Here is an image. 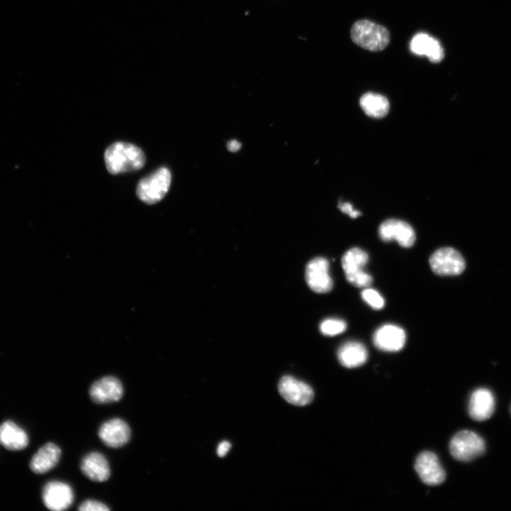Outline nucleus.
I'll return each mask as SVG.
<instances>
[{"mask_svg":"<svg viewBox=\"0 0 511 511\" xmlns=\"http://www.w3.org/2000/svg\"><path fill=\"white\" fill-rule=\"evenodd\" d=\"M60 456L61 450L56 444L47 443L32 457L30 468L35 473H45L57 465Z\"/></svg>","mask_w":511,"mask_h":511,"instance_id":"obj_17","label":"nucleus"},{"mask_svg":"<svg viewBox=\"0 0 511 511\" xmlns=\"http://www.w3.org/2000/svg\"><path fill=\"white\" fill-rule=\"evenodd\" d=\"M406 334L401 327L395 324H385L373 334V344L380 350L395 352L401 350L405 343Z\"/></svg>","mask_w":511,"mask_h":511,"instance_id":"obj_13","label":"nucleus"},{"mask_svg":"<svg viewBox=\"0 0 511 511\" xmlns=\"http://www.w3.org/2000/svg\"><path fill=\"white\" fill-rule=\"evenodd\" d=\"M281 396L295 406H304L310 403L314 397L311 387L292 376L282 377L278 384Z\"/></svg>","mask_w":511,"mask_h":511,"instance_id":"obj_9","label":"nucleus"},{"mask_svg":"<svg viewBox=\"0 0 511 511\" xmlns=\"http://www.w3.org/2000/svg\"><path fill=\"white\" fill-rule=\"evenodd\" d=\"M379 236L384 241H396L404 248L411 247L415 241V233L407 222L395 219L383 221L379 227Z\"/></svg>","mask_w":511,"mask_h":511,"instance_id":"obj_11","label":"nucleus"},{"mask_svg":"<svg viewBox=\"0 0 511 511\" xmlns=\"http://www.w3.org/2000/svg\"><path fill=\"white\" fill-rule=\"evenodd\" d=\"M231 448V444L229 441H224L221 442L218 446L216 453L219 457H224L228 453Z\"/></svg>","mask_w":511,"mask_h":511,"instance_id":"obj_26","label":"nucleus"},{"mask_svg":"<svg viewBox=\"0 0 511 511\" xmlns=\"http://www.w3.org/2000/svg\"><path fill=\"white\" fill-rule=\"evenodd\" d=\"M240 148L241 143L236 140L231 141L227 144V148L231 152H236Z\"/></svg>","mask_w":511,"mask_h":511,"instance_id":"obj_27","label":"nucleus"},{"mask_svg":"<svg viewBox=\"0 0 511 511\" xmlns=\"http://www.w3.org/2000/svg\"><path fill=\"white\" fill-rule=\"evenodd\" d=\"M0 444L11 451L25 449L28 444L26 432L11 421L0 425Z\"/></svg>","mask_w":511,"mask_h":511,"instance_id":"obj_18","label":"nucleus"},{"mask_svg":"<svg viewBox=\"0 0 511 511\" xmlns=\"http://www.w3.org/2000/svg\"><path fill=\"white\" fill-rule=\"evenodd\" d=\"M368 261V255L359 248H352L342 257L341 265L346 278L364 272L363 268Z\"/></svg>","mask_w":511,"mask_h":511,"instance_id":"obj_21","label":"nucleus"},{"mask_svg":"<svg viewBox=\"0 0 511 511\" xmlns=\"http://www.w3.org/2000/svg\"><path fill=\"white\" fill-rule=\"evenodd\" d=\"M485 450L483 439L472 431L463 430L451 439L449 451L456 460L467 462L481 456Z\"/></svg>","mask_w":511,"mask_h":511,"instance_id":"obj_4","label":"nucleus"},{"mask_svg":"<svg viewBox=\"0 0 511 511\" xmlns=\"http://www.w3.org/2000/svg\"><path fill=\"white\" fill-rule=\"evenodd\" d=\"M429 265L434 273L441 276L458 275L466 267L461 253L450 247L441 248L434 251L429 258Z\"/></svg>","mask_w":511,"mask_h":511,"instance_id":"obj_5","label":"nucleus"},{"mask_svg":"<svg viewBox=\"0 0 511 511\" xmlns=\"http://www.w3.org/2000/svg\"><path fill=\"white\" fill-rule=\"evenodd\" d=\"M329 269V261L322 257L315 258L308 263L305 278L311 290L317 293H326L331 290L333 281Z\"/></svg>","mask_w":511,"mask_h":511,"instance_id":"obj_8","label":"nucleus"},{"mask_svg":"<svg viewBox=\"0 0 511 511\" xmlns=\"http://www.w3.org/2000/svg\"><path fill=\"white\" fill-rule=\"evenodd\" d=\"M339 207L342 212L348 214L353 219L361 215L360 211L353 209V205L348 202L340 203Z\"/></svg>","mask_w":511,"mask_h":511,"instance_id":"obj_25","label":"nucleus"},{"mask_svg":"<svg viewBox=\"0 0 511 511\" xmlns=\"http://www.w3.org/2000/svg\"><path fill=\"white\" fill-rule=\"evenodd\" d=\"M83 474L94 482H104L110 476L111 471L107 459L99 452L87 454L81 461Z\"/></svg>","mask_w":511,"mask_h":511,"instance_id":"obj_15","label":"nucleus"},{"mask_svg":"<svg viewBox=\"0 0 511 511\" xmlns=\"http://www.w3.org/2000/svg\"><path fill=\"white\" fill-rule=\"evenodd\" d=\"M98 435L106 446L119 448L129 441L131 429L124 420L120 418H113L100 426Z\"/></svg>","mask_w":511,"mask_h":511,"instance_id":"obj_12","label":"nucleus"},{"mask_svg":"<svg viewBox=\"0 0 511 511\" xmlns=\"http://www.w3.org/2000/svg\"><path fill=\"white\" fill-rule=\"evenodd\" d=\"M171 173L165 167H162L143 178L136 187L138 199L148 204L160 201L169 190Z\"/></svg>","mask_w":511,"mask_h":511,"instance_id":"obj_3","label":"nucleus"},{"mask_svg":"<svg viewBox=\"0 0 511 511\" xmlns=\"http://www.w3.org/2000/svg\"><path fill=\"white\" fill-rule=\"evenodd\" d=\"M351 38L357 45L373 52L384 50L390 40L385 27L369 20L355 22L351 29Z\"/></svg>","mask_w":511,"mask_h":511,"instance_id":"obj_2","label":"nucleus"},{"mask_svg":"<svg viewBox=\"0 0 511 511\" xmlns=\"http://www.w3.org/2000/svg\"><path fill=\"white\" fill-rule=\"evenodd\" d=\"M78 510L80 511H109L110 509L102 502L89 499L82 502Z\"/></svg>","mask_w":511,"mask_h":511,"instance_id":"obj_24","label":"nucleus"},{"mask_svg":"<svg viewBox=\"0 0 511 511\" xmlns=\"http://www.w3.org/2000/svg\"><path fill=\"white\" fill-rule=\"evenodd\" d=\"M89 396L97 404H109L119 401L123 395L121 382L114 376H105L94 382L89 388Z\"/></svg>","mask_w":511,"mask_h":511,"instance_id":"obj_10","label":"nucleus"},{"mask_svg":"<svg viewBox=\"0 0 511 511\" xmlns=\"http://www.w3.org/2000/svg\"><path fill=\"white\" fill-rule=\"evenodd\" d=\"M410 48L414 54L426 55L434 63L441 62L444 56V49L439 41L424 33H419L413 36Z\"/></svg>","mask_w":511,"mask_h":511,"instance_id":"obj_16","label":"nucleus"},{"mask_svg":"<svg viewBox=\"0 0 511 511\" xmlns=\"http://www.w3.org/2000/svg\"><path fill=\"white\" fill-rule=\"evenodd\" d=\"M337 357L340 363L346 368H353L361 366L368 358V351L363 344L358 341H348L342 344Z\"/></svg>","mask_w":511,"mask_h":511,"instance_id":"obj_19","label":"nucleus"},{"mask_svg":"<svg viewBox=\"0 0 511 511\" xmlns=\"http://www.w3.org/2000/svg\"><path fill=\"white\" fill-rule=\"evenodd\" d=\"M414 468L422 481L428 485H437L446 478L444 469L438 457L430 451H424L416 458Z\"/></svg>","mask_w":511,"mask_h":511,"instance_id":"obj_7","label":"nucleus"},{"mask_svg":"<svg viewBox=\"0 0 511 511\" xmlns=\"http://www.w3.org/2000/svg\"><path fill=\"white\" fill-rule=\"evenodd\" d=\"M346 323L339 319H326L319 325L320 331L326 336H335L344 332Z\"/></svg>","mask_w":511,"mask_h":511,"instance_id":"obj_22","label":"nucleus"},{"mask_svg":"<svg viewBox=\"0 0 511 511\" xmlns=\"http://www.w3.org/2000/svg\"><path fill=\"white\" fill-rule=\"evenodd\" d=\"M104 162L108 172L116 175L141 170L145 165V156L143 150L133 144L116 142L105 150Z\"/></svg>","mask_w":511,"mask_h":511,"instance_id":"obj_1","label":"nucleus"},{"mask_svg":"<svg viewBox=\"0 0 511 511\" xmlns=\"http://www.w3.org/2000/svg\"><path fill=\"white\" fill-rule=\"evenodd\" d=\"M361 297L363 301L374 309H380L385 304L383 297L375 290L366 288L361 292Z\"/></svg>","mask_w":511,"mask_h":511,"instance_id":"obj_23","label":"nucleus"},{"mask_svg":"<svg viewBox=\"0 0 511 511\" xmlns=\"http://www.w3.org/2000/svg\"><path fill=\"white\" fill-rule=\"evenodd\" d=\"M43 501L46 507L54 511L69 508L74 500V493L70 485L65 482H48L43 490Z\"/></svg>","mask_w":511,"mask_h":511,"instance_id":"obj_6","label":"nucleus"},{"mask_svg":"<svg viewBox=\"0 0 511 511\" xmlns=\"http://www.w3.org/2000/svg\"><path fill=\"white\" fill-rule=\"evenodd\" d=\"M495 405V397L490 390L478 388L470 397L468 414L476 421H485L493 415Z\"/></svg>","mask_w":511,"mask_h":511,"instance_id":"obj_14","label":"nucleus"},{"mask_svg":"<svg viewBox=\"0 0 511 511\" xmlns=\"http://www.w3.org/2000/svg\"><path fill=\"white\" fill-rule=\"evenodd\" d=\"M360 105L367 115L373 118L385 116L390 108L386 97L373 92L364 94L360 99Z\"/></svg>","mask_w":511,"mask_h":511,"instance_id":"obj_20","label":"nucleus"}]
</instances>
